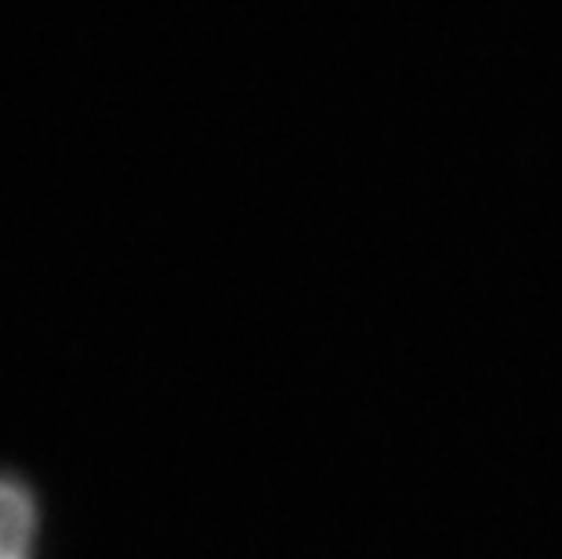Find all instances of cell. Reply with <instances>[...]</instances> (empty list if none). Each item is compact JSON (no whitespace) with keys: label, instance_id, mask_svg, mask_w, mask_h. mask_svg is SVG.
Masks as SVG:
<instances>
[{"label":"cell","instance_id":"obj_1","mask_svg":"<svg viewBox=\"0 0 562 559\" xmlns=\"http://www.w3.org/2000/svg\"><path fill=\"white\" fill-rule=\"evenodd\" d=\"M37 508L22 483L0 476V559H33Z\"/></svg>","mask_w":562,"mask_h":559}]
</instances>
